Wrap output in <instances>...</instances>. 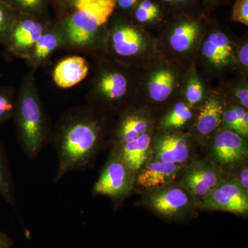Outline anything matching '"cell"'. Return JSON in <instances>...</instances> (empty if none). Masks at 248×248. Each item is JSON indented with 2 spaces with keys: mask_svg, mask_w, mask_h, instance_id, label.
<instances>
[{
  "mask_svg": "<svg viewBox=\"0 0 248 248\" xmlns=\"http://www.w3.org/2000/svg\"><path fill=\"white\" fill-rule=\"evenodd\" d=\"M148 124L146 119L138 115L125 116L117 130V145L132 141L146 133Z\"/></svg>",
  "mask_w": 248,
  "mask_h": 248,
  "instance_id": "cell-20",
  "label": "cell"
},
{
  "mask_svg": "<svg viewBox=\"0 0 248 248\" xmlns=\"http://www.w3.org/2000/svg\"><path fill=\"white\" fill-rule=\"evenodd\" d=\"M233 21L248 25V0H236L232 7Z\"/></svg>",
  "mask_w": 248,
  "mask_h": 248,
  "instance_id": "cell-28",
  "label": "cell"
},
{
  "mask_svg": "<svg viewBox=\"0 0 248 248\" xmlns=\"http://www.w3.org/2000/svg\"><path fill=\"white\" fill-rule=\"evenodd\" d=\"M50 22V18L19 13L5 48L19 58L29 60L36 43Z\"/></svg>",
  "mask_w": 248,
  "mask_h": 248,
  "instance_id": "cell-6",
  "label": "cell"
},
{
  "mask_svg": "<svg viewBox=\"0 0 248 248\" xmlns=\"http://www.w3.org/2000/svg\"><path fill=\"white\" fill-rule=\"evenodd\" d=\"M190 142L186 136L180 134H166L155 142L151 159L184 165L190 158Z\"/></svg>",
  "mask_w": 248,
  "mask_h": 248,
  "instance_id": "cell-11",
  "label": "cell"
},
{
  "mask_svg": "<svg viewBox=\"0 0 248 248\" xmlns=\"http://www.w3.org/2000/svg\"><path fill=\"white\" fill-rule=\"evenodd\" d=\"M19 14L33 15L49 18V0H2Z\"/></svg>",
  "mask_w": 248,
  "mask_h": 248,
  "instance_id": "cell-23",
  "label": "cell"
},
{
  "mask_svg": "<svg viewBox=\"0 0 248 248\" xmlns=\"http://www.w3.org/2000/svg\"><path fill=\"white\" fill-rule=\"evenodd\" d=\"M63 46H65L63 34L57 22H51L37 41L27 61L35 70L45 64L54 52Z\"/></svg>",
  "mask_w": 248,
  "mask_h": 248,
  "instance_id": "cell-14",
  "label": "cell"
},
{
  "mask_svg": "<svg viewBox=\"0 0 248 248\" xmlns=\"http://www.w3.org/2000/svg\"><path fill=\"white\" fill-rule=\"evenodd\" d=\"M200 26L193 20L184 21L174 28L170 37V44L177 52L186 51L198 37Z\"/></svg>",
  "mask_w": 248,
  "mask_h": 248,
  "instance_id": "cell-19",
  "label": "cell"
},
{
  "mask_svg": "<svg viewBox=\"0 0 248 248\" xmlns=\"http://www.w3.org/2000/svg\"><path fill=\"white\" fill-rule=\"evenodd\" d=\"M175 78L169 70H161L155 73L148 84V91L155 102L166 101L174 89Z\"/></svg>",
  "mask_w": 248,
  "mask_h": 248,
  "instance_id": "cell-21",
  "label": "cell"
},
{
  "mask_svg": "<svg viewBox=\"0 0 248 248\" xmlns=\"http://www.w3.org/2000/svg\"><path fill=\"white\" fill-rule=\"evenodd\" d=\"M244 108L236 107L223 112L222 122L227 127V130H232L239 135L240 122L246 113Z\"/></svg>",
  "mask_w": 248,
  "mask_h": 248,
  "instance_id": "cell-27",
  "label": "cell"
},
{
  "mask_svg": "<svg viewBox=\"0 0 248 248\" xmlns=\"http://www.w3.org/2000/svg\"><path fill=\"white\" fill-rule=\"evenodd\" d=\"M183 165L150 159L135 177L138 185L148 190L172 184L182 172Z\"/></svg>",
  "mask_w": 248,
  "mask_h": 248,
  "instance_id": "cell-10",
  "label": "cell"
},
{
  "mask_svg": "<svg viewBox=\"0 0 248 248\" xmlns=\"http://www.w3.org/2000/svg\"><path fill=\"white\" fill-rule=\"evenodd\" d=\"M0 197L11 207L16 208L15 187L4 149L0 144Z\"/></svg>",
  "mask_w": 248,
  "mask_h": 248,
  "instance_id": "cell-22",
  "label": "cell"
},
{
  "mask_svg": "<svg viewBox=\"0 0 248 248\" xmlns=\"http://www.w3.org/2000/svg\"><path fill=\"white\" fill-rule=\"evenodd\" d=\"M203 53L215 66H223L231 61L232 48L226 34L216 32L210 34L204 42Z\"/></svg>",
  "mask_w": 248,
  "mask_h": 248,
  "instance_id": "cell-17",
  "label": "cell"
},
{
  "mask_svg": "<svg viewBox=\"0 0 248 248\" xmlns=\"http://www.w3.org/2000/svg\"><path fill=\"white\" fill-rule=\"evenodd\" d=\"M19 13L0 0V44L6 46Z\"/></svg>",
  "mask_w": 248,
  "mask_h": 248,
  "instance_id": "cell-24",
  "label": "cell"
},
{
  "mask_svg": "<svg viewBox=\"0 0 248 248\" xmlns=\"http://www.w3.org/2000/svg\"><path fill=\"white\" fill-rule=\"evenodd\" d=\"M35 71L32 68L23 79L14 114L18 140L31 159L40 155L50 138L48 117L39 95Z\"/></svg>",
  "mask_w": 248,
  "mask_h": 248,
  "instance_id": "cell-2",
  "label": "cell"
},
{
  "mask_svg": "<svg viewBox=\"0 0 248 248\" xmlns=\"http://www.w3.org/2000/svg\"><path fill=\"white\" fill-rule=\"evenodd\" d=\"M223 106L217 98L210 97L201 109L197 122V130L201 135H210L222 122Z\"/></svg>",
  "mask_w": 248,
  "mask_h": 248,
  "instance_id": "cell-18",
  "label": "cell"
},
{
  "mask_svg": "<svg viewBox=\"0 0 248 248\" xmlns=\"http://www.w3.org/2000/svg\"><path fill=\"white\" fill-rule=\"evenodd\" d=\"M236 97L239 99L241 104H242L244 108L248 109V89L239 90L236 92Z\"/></svg>",
  "mask_w": 248,
  "mask_h": 248,
  "instance_id": "cell-35",
  "label": "cell"
},
{
  "mask_svg": "<svg viewBox=\"0 0 248 248\" xmlns=\"http://www.w3.org/2000/svg\"><path fill=\"white\" fill-rule=\"evenodd\" d=\"M202 204L208 210L246 215L248 211V193L237 179L225 177L202 201Z\"/></svg>",
  "mask_w": 248,
  "mask_h": 248,
  "instance_id": "cell-7",
  "label": "cell"
},
{
  "mask_svg": "<svg viewBox=\"0 0 248 248\" xmlns=\"http://www.w3.org/2000/svg\"><path fill=\"white\" fill-rule=\"evenodd\" d=\"M110 42L114 52L122 57L137 55L143 46L140 31L129 25L116 27L111 32Z\"/></svg>",
  "mask_w": 248,
  "mask_h": 248,
  "instance_id": "cell-15",
  "label": "cell"
},
{
  "mask_svg": "<svg viewBox=\"0 0 248 248\" xmlns=\"http://www.w3.org/2000/svg\"><path fill=\"white\" fill-rule=\"evenodd\" d=\"M151 137L148 133L115 147L113 151L136 175L151 156Z\"/></svg>",
  "mask_w": 248,
  "mask_h": 248,
  "instance_id": "cell-12",
  "label": "cell"
},
{
  "mask_svg": "<svg viewBox=\"0 0 248 248\" xmlns=\"http://www.w3.org/2000/svg\"><path fill=\"white\" fill-rule=\"evenodd\" d=\"M96 91L107 101L113 102L123 98L128 90L126 77L118 71H105L95 84Z\"/></svg>",
  "mask_w": 248,
  "mask_h": 248,
  "instance_id": "cell-16",
  "label": "cell"
},
{
  "mask_svg": "<svg viewBox=\"0 0 248 248\" xmlns=\"http://www.w3.org/2000/svg\"><path fill=\"white\" fill-rule=\"evenodd\" d=\"M116 6V0H73L71 7L56 21L64 37L65 46L80 50L92 45Z\"/></svg>",
  "mask_w": 248,
  "mask_h": 248,
  "instance_id": "cell-3",
  "label": "cell"
},
{
  "mask_svg": "<svg viewBox=\"0 0 248 248\" xmlns=\"http://www.w3.org/2000/svg\"><path fill=\"white\" fill-rule=\"evenodd\" d=\"M101 135L100 124L85 109L79 107L62 116L50 138L58 156L55 182L91 166L100 146Z\"/></svg>",
  "mask_w": 248,
  "mask_h": 248,
  "instance_id": "cell-1",
  "label": "cell"
},
{
  "mask_svg": "<svg viewBox=\"0 0 248 248\" xmlns=\"http://www.w3.org/2000/svg\"><path fill=\"white\" fill-rule=\"evenodd\" d=\"M166 4H182L187 2L189 0H161Z\"/></svg>",
  "mask_w": 248,
  "mask_h": 248,
  "instance_id": "cell-38",
  "label": "cell"
},
{
  "mask_svg": "<svg viewBox=\"0 0 248 248\" xmlns=\"http://www.w3.org/2000/svg\"><path fill=\"white\" fill-rule=\"evenodd\" d=\"M222 171L213 161H196L184 170L182 184L202 202L225 178Z\"/></svg>",
  "mask_w": 248,
  "mask_h": 248,
  "instance_id": "cell-9",
  "label": "cell"
},
{
  "mask_svg": "<svg viewBox=\"0 0 248 248\" xmlns=\"http://www.w3.org/2000/svg\"><path fill=\"white\" fill-rule=\"evenodd\" d=\"M49 2L55 7L60 16L71 7L73 0H49Z\"/></svg>",
  "mask_w": 248,
  "mask_h": 248,
  "instance_id": "cell-31",
  "label": "cell"
},
{
  "mask_svg": "<svg viewBox=\"0 0 248 248\" xmlns=\"http://www.w3.org/2000/svg\"><path fill=\"white\" fill-rule=\"evenodd\" d=\"M159 15L153 14L147 10L143 9L141 6H137L135 11V17L138 22L145 23L155 20L159 17Z\"/></svg>",
  "mask_w": 248,
  "mask_h": 248,
  "instance_id": "cell-30",
  "label": "cell"
},
{
  "mask_svg": "<svg viewBox=\"0 0 248 248\" xmlns=\"http://www.w3.org/2000/svg\"><path fill=\"white\" fill-rule=\"evenodd\" d=\"M90 65L86 59L78 55L68 57L59 62L53 71V80L62 89H69L86 79Z\"/></svg>",
  "mask_w": 248,
  "mask_h": 248,
  "instance_id": "cell-13",
  "label": "cell"
},
{
  "mask_svg": "<svg viewBox=\"0 0 248 248\" xmlns=\"http://www.w3.org/2000/svg\"><path fill=\"white\" fill-rule=\"evenodd\" d=\"M210 1H213V2H215V1H221V0H210Z\"/></svg>",
  "mask_w": 248,
  "mask_h": 248,
  "instance_id": "cell-39",
  "label": "cell"
},
{
  "mask_svg": "<svg viewBox=\"0 0 248 248\" xmlns=\"http://www.w3.org/2000/svg\"><path fill=\"white\" fill-rule=\"evenodd\" d=\"M135 174L112 151L93 188V195H102L119 201L131 192L135 182Z\"/></svg>",
  "mask_w": 248,
  "mask_h": 248,
  "instance_id": "cell-5",
  "label": "cell"
},
{
  "mask_svg": "<svg viewBox=\"0 0 248 248\" xmlns=\"http://www.w3.org/2000/svg\"><path fill=\"white\" fill-rule=\"evenodd\" d=\"M196 200L182 184L169 185L150 190L147 205L160 216L168 219H180L193 210Z\"/></svg>",
  "mask_w": 248,
  "mask_h": 248,
  "instance_id": "cell-4",
  "label": "cell"
},
{
  "mask_svg": "<svg viewBox=\"0 0 248 248\" xmlns=\"http://www.w3.org/2000/svg\"><path fill=\"white\" fill-rule=\"evenodd\" d=\"M138 2V0H116L117 7L122 10H128L131 9Z\"/></svg>",
  "mask_w": 248,
  "mask_h": 248,
  "instance_id": "cell-36",
  "label": "cell"
},
{
  "mask_svg": "<svg viewBox=\"0 0 248 248\" xmlns=\"http://www.w3.org/2000/svg\"><path fill=\"white\" fill-rule=\"evenodd\" d=\"M243 189L248 192V165L244 164V167L239 172V179H237Z\"/></svg>",
  "mask_w": 248,
  "mask_h": 248,
  "instance_id": "cell-32",
  "label": "cell"
},
{
  "mask_svg": "<svg viewBox=\"0 0 248 248\" xmlns=\"http://www.w3.org/2000/svg\"><path fill=\"white\" fill-rule=\"evenodd\" d=\"M16 99L13 88L0 87V125L14 117Z\"/></svg>",
  "mask_w": 248,
  "mask_h": 248,
  "instance_id": "cell-26",
  "label": "cell"
},
{
  "mask_svg": "<svg viewBox=\"0 0 248 248\" xmlns=\"http://www.w3.org/2000/svg\"><path fill=\"white\" fill-rule=\"evenodd\" d=\"M192 117L190 108L183 102L177 103L165 117L162 125L166 128H179L186 125Z\"/></svg>",
  "mask_w": 248,
  "mask_h": 248,
  "instance_id": "cell-25",
  "label": "cell"
},
{
  "mask_svg": "<svg viewBox=\"0 0 248 248\" xmlns=\"http://www.w3.org/2000/svg\"><path fill=\"white\" fill-rule=\"evenodd\" d=\"M239 61L244 66H248V45L246 44L240 49L239 53Z\"/></svg>",
  "mask_w": 248,
  "mask_h": 248,
  "instance_id": "cell-37",
  "label": "cell"
},
{
  "mask_svg": "<svg viewBox=\"0 0 248 248\" xmlns=\"http://www.w3.org/2000/svg\"><path fill=\"white\" fill-rule=\"evenodd\" d=\"M13 245L14 242L9 235L0 231V248H11Z\"/></svg>",
  "mask_w": 248,
  "mask_h": 248,
  "instance_id": "cell-34",
  "label": "cell"
},
{
  "mask_svg": "<svg viewBox=\"0 0 248 248\" xmlns=\"http://www.w3.org/2000/svg\"><path fill=\"white\" fill-rule=\"evenodd\" d=\"M138 5L147 10V11H150V12L159 15L160 9L159 6L153 2L151 0H141Z\"/></svg>",
  "mask_w": 248,
  "mask_h": 248,
  "instance_id": "cell-33",
  "label": "cell"
},
{
  "mask_svg": "<svg viewBox=\"0 0 248 248\" xmlns=\"http://www.w3.org/2000/svg\"><path fill=\"white\" fill-rule=\"evenodd\" d=\"M210 155L212 161L220 169H234L247 161V143L237 133L230 130H223L215 137Z\"/></svg>",
  "mask_w": 248,
  "mask_h": 248,
  "instance_id": "cell-8",
  "label": "cell"
},
{
  "mask_svg": "<svg viewBox=\"0 0 248 248\" xmlns=\"http://www.w3.org/2000/svg\"><path fill=\"white\" fill-rule=\"evenodd\" d=\"M186 99L190 105H195L203 97V87L200 81L193 79L190 81L186 90Z\"/></svg>",
  "mask_w": 248,
  "mask_h": 248,
  "instance_id": "cell-29",
  "label": "cell"
}]
</instances>
